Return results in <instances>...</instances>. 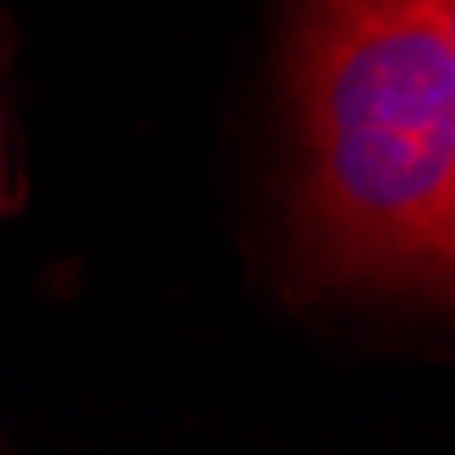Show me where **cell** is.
Segmentation results:
<instances>
[{
    "label": "cell",
    "instance_id": "cell-3",
    "mask_svg": "<svg viewBox=\"0 0 455 455\" xmlns=\"http://www.w3.org/2000/svg\"><path fill=\"white\" fill-rule=\"evenodd\" d=\"M434 6H439V17H444V28H450V34H455V0H434Z\"/></svg>",
    "mask_w": 455,
    "mask_h": 455
},
{
    "label": "cell",
    "instance_id": "cell-1",
    "mask_svg": "<svg viewBox=\"0 0 455 455\" xmlns=\"http://www.w3.org/2000/svg\"><path fill=\"white\" fill-rule=\"evenodd\" d=\"M302 252L323 280L455 302V34L434 0H297Z\"/></svg>",
    "mask_w": 455,
    "mask_h": 455
},
{
    "label": "cell",
    "instance_id": "cell-2",
    "mask_svg": "<svg viewBox=\"0 0 455 455\" xmlns=\"http://www.w3.org/2000/svg\"><path fill=\"white\" fill-rule=\"evenodd\" d=\"M12 204H17V187L6 176V143H0V209H12Z\"/></svg>",
    "mask_w": 455,
    "mask_h": 455
}]
</instances>
